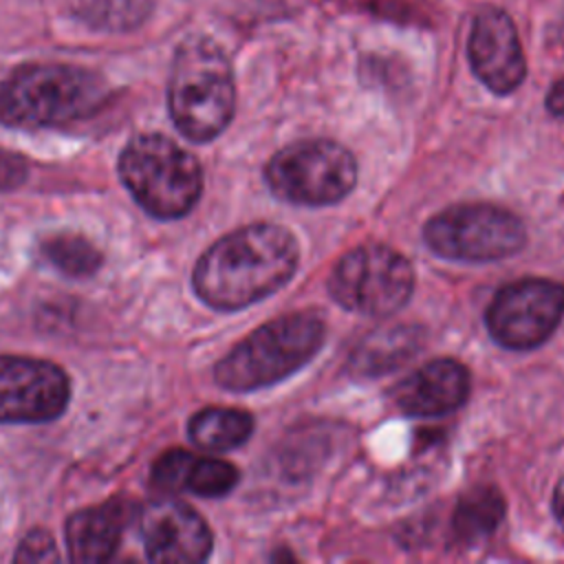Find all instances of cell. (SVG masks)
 <instances>
[{"label": "cell", "mask_w": 564, "mask_h": 564, "mask_svg": "<svg viewBox=\"0 0 564 564\" xmlns=\"http://www.w3.org/2000/svg\"><path fill=\"white\" fill-rule=\"evenodd\" d=\"M253 416L238 408H203L187 423L189 441L207 452H229L249 441Z\"/></svg>", "instance_id": "cell-17"}, {"label": "cell", "mask_w": 564, "mask_h": 564, "mask_svg": "<svg viewBox=\"0 0 564 564\" xmlns=\"http://www.w3.org/2000/svg\"><path fill=\"white\" fill-rule=\"evenodd\" d=\"M29 176V163L22 154L0 148V192L20 187Z\"/></svg>", "instance_id": "cell-22"}, {"label": "cell", "mask_w": 564, "mask_h": 564, "mask_svg": "<svg viewBox=\"0 0 564 564\" xmlns=\"http://www.w3.org/2000/svg\"><path fill=\"white\" fill-rule=\"evenodd\" d=\"M66 9L88 29L126 33L148 22L154 0H66Z\"/></svg>", "instance_id": "cell-19"}, {"label": "cell", "mask_w": 564, "mask_h": 564, "mask_svg": "<svg viewBox=\"0 0 564 564\" xmlns=\"http://www.w3.org/2000/svg\"><path fill=\"white\" fill-rule=\"evenodd\" d=\"M564 317V284L549 278L513 280L496 291L485 326L491 339L507 350L542 346Z\"/></svg>", "instance_id": "cell-9"}, {"label": "cell", "mask_w": 564, "mask_h": 564, "mask_svg": "<svg viewBox=\"0 0 564 564\" xmlns=\"http://www.w3.org/2000/svg\"><path fill=\"white\" fill-rule=\"evenodd\" d=\"M297 238L282 225L253 223L218 238L196 260L192 286L216 311H240L280 291L297 271Z\"/></svg>", "instance_id": "cell-1"}, {"label": "cell", "mask_w": 564, "mask_h": 564, "mask_svg": "<svg viewBox=\"0 0 564 564\" xmlns=\"http://www.w3.org/2000/svg\"><path fill=\"white\" fill-rule=\"evenodd\" d=\"M264 181L275 198L326 207L346 198L357 185L352 152L330 139H302L278 150L264 165Z\"/></svg>", "instance_id": "cell-6"}, {"label": "cell", "mask_w": 564, "mask_h": 564, "mask_svg": "<svg viewBox=\"0 0 564 564\" xmlns=\"http://www.w3.org/2000/svg\"><path fill=\"white\" fill-rule=\"evenodd\" d=\"M326 286L335 304L350 313L390 317L408 304L414 269L392 247L361 245L337 260Z\"/></svg>", "instance_id": "cell-8"}, {"label": "cell", "mask_w": 564, "mask_h": 564, "mask_svg": "<svg viewBox=\"0 0 564 564\" xmlns=\"http://www.w3.org/2000/svg\"><path fill=\"white\" fill-rule=\"evenodd\" d=\"M167 110L176 130L207 143L234 119L236 79L225 48L209 35H189L174 51L167 77Z\"/></svg>", "instance_id": "cell-3"}, {"label": "cell", "mask_w": 564, "mask_h": 564, "mask_svg": "<svg viewBox=\"0 0 564 564\" xmlns=\"http://www.w3.org/2000/svg\"><path fill=\"white\" fill-rule=\"evenodd\" d=\"M467 62L494 95L516 93L527 77V57L513 18L494 4L476 9L467 33Z\"/></svg>", "instance_id": "cell-11"}, {"label": "cell", "mask_w": 564, "mask_h": 564, "mask_svg": "<svg viewBox=\"0 0 564 564\" xmlns=\"http://www.w3.org/2000/svg\"><path fill=\"white\" fill-rule=\"evenodd\" d=\"M139 533L145 555L152 562L194 564L207 560L214 546L205 518L167 494L143 507Z\"/></svg>", "instance_id": "cell-12"}, {"label": "cell", "mask_w": 564, "mask_h": 564, "mask_svg": "<svg viewBox=\"0 0 564 564\" xmlns=\"http://www.w3.org/2000/svg\"><path fill=\"white\" fill-rule=\"evenodd\" d=\"M326 326L313 313L275 317L240 339L216 366L214 381L229 392L275 386L304 368L324 346Z\"/></svg>", "instance_id": "cell-4"}, {"label": "cell", "mask_w": 564, "mask_h": 564, "mask_svg": "<svg viewBox=\"0 0 564 564\" xmlns=\"http://www.w3.org/2000/svg\"><path fill=\"white\" fill-rule=\"evenodd\" d=\"M546 110L557 117V119H564V77L557 79L549 93H546Z\"/></svg>", "instance_id": "cell-23"}, {"label": "cell", "mask_w": 564, "mask_h": 564, "mask_svg": "<svg viewBox=\"0 0 564 564\" xmlns=\"http://www.w3.org/2000/svg\"><path fill=\"white\" fill-rule=\"evenodd\" d=\"M40 256L68 278H88L101 267V251L79 234H53L40 242Z\"/></svg>", "instance_id": "cell-20"}, {"label": "cell", "mask_w": 564, "mask_h": 564, "mask_svg": "<svg viewBox=\"0 0 564 564\" xmlns=\"http://www.w3.org/2000/svg\"><path fill=\"white\" fill-rule=\"evenodd\" d=\"M70 379L53 361L0 355V423H46L64 414Z\"/></svg>", "instance_id": "cell-10"}, {"label": "cell", "mask_w": 564, "mask_h": 564, "mask_svg": "<svg viewBox=\"0 0 564 564\" xmlns=\"http://www.w3.org/2000/svg\"><path fill=\"white\" fill-rule=\"evenodd\" d=\"M469 386V370L460 361L438 357L401 379L392 390V401L408 416L434 419L465 405Z\"/></svg>", "instance_id": "cell-13"}, {"label": "cell", "mask_w": 564, "mask_h": 564, "mask_svg": "<svg viewBox=\"0 0 564 564\" xmlns=\"http://www.w3.org/2000/svg\"><path fill=\"white\" fill-rule=\"evenodd\" d=\"M502 518V494L489 485H478L458 498L452 516V527L463 544L476 546L496 533Z\"/></svg>", "instance_id": "cell-18"}, {"label": "cell", "mask_w": 564, "mask_h": 564, "mask_svg": "<svg viewBox=\"0 0 564 564\" xmlns=\"http://www.w3.org/2000/svg\"><path fill=\"white\" fill-rule=\"evenodd\" d=\"M421 330L408 324H390L372 330L352 350L348 368L357 377L386 375L405 364L421 346Z\"/></svg>", "instance_id": "cell-16"}, {"label": "cell", "mask_w": 564, "mask_h": 564, "mask_svg": "<svg viewBox=\"0 0 564 564\" xmlns=\"http://www.w3.org/2000/svg\"><path fill=\"white\" fill-rule=\"evenodd\" d=\"M112 90L104 75L64 62H29L0 82V123L37 130L97 115Z\"/></svg>", "instance_id": "cell-2"}, {"label": "cell", "mask_w": 564, "mask_h": 564, "mask_svg": "<svg viewBox=\"0 0 564 564\" xmlns=\"http://www.w3.org/2000/svg\"><path fill=\"white\" fill-rule=\"evenodd\" d=\"M432 253L454 262H494L518 253L527 242L522 220L491 203H458L434 214L423 227Z\"/></svg>", "instance_id": "cell-7"}, {"label": "cell", "mask_w": 564, "mask_h": 564, "mask_svg": "<svg viewBox=\"0 0 564 564\" xmlns=\"http://www.w3.org/2000/svg\"><path fill=\"white\" fill-rule=\"evenodd\" d=\"M238 478L240 474L231 463L181 447L163 452L150 471L152 489L167 496L189 491L200 498H220L238 485Z\"/></svg>", "instance_id": "cell-14"}, {"label": "cell", "mask_w": 564, "mask_h": 564, "mask_svg": "<svg viewBox=\"0 0 564 564\" xmlns=\"http://www.w3.org/2000/svg\"><path fill=\"white\" fill-rule=\"evenodd\" d=\"M126 502L110 500L79 509L66 520V549L73 562H106L115 555L126 524Z\"/></svg>", "instance_id": "cell-15"}, {"label": "cell", "mask_w": 564, "mask_h": 564, "mask_svg": "<svg viewBox=\"0 0 564 564\" xmlns=\"http://www.w3.org/2000/svg\"><path fill=\"white\" fill-rule=\"evenodd\" d=\"M13 560L15 562H55L57 560V549H55L53 535L44 529L29 531L20 540Z\"/></svg>", "instance_id": "cell-21"}, {"label": "cell", "mask_w": 564, "mask_h": 564, "mask_svg": "<svg viewBox=\"0 0 564 564\" xmlns=\"http://www.w3.org/2000/svg\"><path fill=\"white\" fill-rule=\"evenodd\" d=\"M119 176L130 196L159 220L192 212L203 192L198 159L165 134L132 137L119 154Z\"/></svg>", "instance_id": "cell-5"}, {"label": "cell", "mask_w": 564, "mask_h": 564, "mask_svg": "<svg viewBox=\"0 0 564 564\" xmlns=\"http://www.w3.org/2000/svg\"><path fill=\"white\" fill-rule=\"evenodd\" d=\"M551 502H553V516H555L557 524L564 529V476L557 480Z\"/></svg>", "instance_id": "cell-24"}]
</instances>
